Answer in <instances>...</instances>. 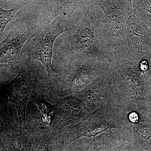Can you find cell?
Here are the masks:
<instances>
[{
    "label": "cell",
    "mask_w": 151,
    "mask_h": 151,
    "mask_svg": "<svg viewBox=\"0 0 151 151\" xmlns=\"http://www.w3.org/2000/svg\"><path fill=\"white\" fill-rule=\"evenodd\" d=\"M105 72L116 103L127 113L147 114L151 100V54L134 55L127 47L113 50Z\"/></svg>",
    "instance_id": "cell-1"
},
{
    "label": "cell",
    "mask_w": 151,
    "mask_h": 151,
    "mask_svg": "<svg viewBox=\"0 0 151 151\" xmlns=\"http://www.w3.org/2000/svg\"><path fill=\"white\" fill-rule=\"evenodd\" d=\"M53 78L42 81V94L51 98L73 95L83 90L105 70V63L89 58L84 53L71 52Z\"/></svg>",
    "instance_id": "cell-2"
},
{
    "label": "cell",
    "mask_w": 151,
    "mask_h": 151,
    "mask_svg": "<svg viewBox=\"0 0 151 151\" xmlns=\"http://www.w3.org/2000/svg\"><path fill=\"white\" fill-rule=\"evenodd\" d=\"M126 111L116 102L108 103L89 114L79 124L64 132L58 138L59 145L65 148L81 138L93 137V140L108 130H124L129 128Z\"/></svg>",
    "instance_id": "cell-3"
},
{
    "label": "cell",
    "mask_w": 151,
    "mask_h": 151,
    "mask_svg": "<svg viewBox=\"0 0 151 151\" xmlns=\"http://www.w3.org/2000/svg\"><path fill=\"white\" fill-rule=\"evenodd\" d=\"M95 1L85 12L78 30L68 40L70 50L84 53L100 63H106L111 49L104 31L103 22L95 13Z\"/></svg>",
    "instance_id": "cell-4"
},
{
    "label": "cell",
    "mask_w": 151,
    "mask_h": 151,
    "mask_svg": "<svg viewBox=\"0 0 151 151\" xmlns=\"http://www.w3.org/2000/svg\"><path fill=\"white\" fill-rule=\"evenodd\" d=\"M38 68L32 61L24 63L18 74L13 80L0 85V90L8 96L17 112L19 131H28L26 118L27 105L31 92L40 84Z\"/></svg>",
    "instance_id": "cell-5"
},
{
    "label": "cell",
    "mask_w": 151,
    "mask_h": 151,
    "mask_svg": "<svg viewBox=\"0 0 151 151\" xmlns=\"http://www.w3.org/2000/svg\"><path fill=\"white\" fill-rule=\"evenodd\" d=\"M68 22V19L60 14L29 40L30 57L41 63L46 69L48 79L53 78L57 74L58 71L52 63L53 44L60 35L73 29Z\"/></svg>",
    "instance_id": "cell-6"
},
{
    "label": "cell",
    "mask_w": 151,
    "mask_h": 151,
    "mask_svg": "<svg viewBox=\"0 0 151 151\" xmlns=\"http://www.w3.org/2000/svg\"><path fill=\"white\" fill-rule=\"evenodd\" d=\"M95 3L104 13V31L111 50L127 47L125 26L133 14L132 1L100 0Z\"/></svg>",
    "instance_id": "cell-7"
},
{
    "label": "cell",
    "mask_w": 151,
    "mask_h": 151,
    "mask_svg": "<svg viewBox=\"0 0 151 151\" xmlns=\"http://www.w3.org/2000/svg\"><path fill=\"white\" fill-rule=\"evenodd\" d=\"M53 105L52 131L58 138L89 115L82 100L73 95L60 97Z\"/></svg>",
    "instance_id": "cell-8"
},
{
    "label": "cell",
    "mask_w": 151,
    "mask_h": 151,
    "mask_svg": "<svg viewBox=\"0 0 151 151\" xmlns=\"http://www.w3.org/2000/svg\"><path fill=\"white\" fill-rule=\"evenodd\" d=\"M29 26L16 25L0 43V68L13 67L17 64L23 47L36 32Z\"/></svg>",
    "instance_id": "cell-9"
},
{
    "label": "cell",
    "mask_w": 151,
    "mask_h": 151,
    "mask_svg": "<svg viewBox=\"0 0 151 151\" xmlns=\"http://www.w3.org/2000/svg\"><path fill=\"white\" fill-rule=\"evenodd\" d=\"M73 95L83 101L89 114L108 103L116 102L105 70L86 88Z\"/></svg>",
    "instance_id": "cell-10"
},
{
    "label": "cell",
    "mask_w": 151,
    "mask_h": 151,
    "mask_svg": "<svg viewBox=\"0 0 151 151\" xmlns=\"http://www.w3.org/2000/svg\"><path fill=\"white\" fill-rule=\"evenodd\" d=\"M127 49L134 55L151 54V30L133 14L125 26Z\"/></svg>",
    "instance_id": "cell-11"
},
{
    "label": "cell",
    "mask_w": 151,
    "mask_h": 151,
    "mask_svg": "<svg viewBox=\"0 0 151 151\" xmlns=\"http://www.w3.org/2000/svg\"><path fill=\"white\" fill-rule=\"evenodd\" d=\"M11 125L5 129L2 139L7 151H31L35 138V129L16 133Z\"/></svg>",
    "instance_id": "cell-12"
},
{
    "label": "cell",
    "mask_w": 151,
    "mask_h": 151,
    "mask_svg": "<svg viewBox=\"0 0 151 151\" xmlns=\"http://www.w3.org/2000/svg\"><path fill=\"white\" fill-rule=\"evenodd\" d=\"M35 129V138L31 151H63L58 145V137L49 126L40 125Z\"/></svg>",
    "instance_id": "cell-13"
},
{
    "label": "cell",
    "mask_w": 151,
    "mask_h": 151,
    "mask_svg": "<svg viewBox=\"0 0 151 151\" xmlns=\"http://www.w3.org/2000/svg\"><path fill=\"white\" fill-rule=\"evenodd\" d=\"M131 1L133 14L151 30V0Z\"/></svg>",
    "instance_id": "cell-14"
},
{
    "label": "cell",
    "mask_w": 151,
    "mask_h": 151,
    "mask_svg": "<svg viewBox=\"0 0 151 151\" xmlns=\"http://www.w3.org/2000/svg\"><path fill=\"white\" fill-rule=\"evenodd\" d=\"M29 1H22L17 5L9 10H4L0 7V42L4 35L6 26L13 20L16 13L24 6L29 4Z\"/></svg>",
    "instance_id": "cell-15"
},
{
    "label": "cell",
    "mask_w": 151,
    "mask_h": 151,
    "mask_svg": "<svg viewBox=\"0 0 151 151\" xmlns=\"http://www.w3.org/2000/svg\"><path fill=\"white\" fill-rule=\"evenodd\" d=\"M89 138H81L72 142L63 151H99L94 141Z\"/></svg>",
    "instance_id": "cell-16"
},
{
    "label": "cell",
    "mask_w": 151,
    "mask_h": 151,
    "mask_svg": "<svg viewBox=\"0 0 151 151\" xmlns=\"http://www.w3.org/2000/svg\"><path fill=\"white\" fill-rule=\"evenodd\" d=\"M31 97L32 100L36 104L41 113L44 114H51L53 112V105L45 99L42 98L35 91Z\"/></svg>",
    "instance_id": "cell-17"
},
{
    "label": "cell",
    "mask_w": 151,
    "mask_h": 151,
    "mask_svg": "<svg viewBox=\"0 0 151 151\" xmlns=\"http://www.w3.org/2000/svg\"><path fill=\"white\" fill-rule=\"evenodd\" d=\"M52 114L41 113L38 119L40 125L45 126H51L52 122Z\"/></svg>",
    "instance_id": "cell-18"
},
{
    "label": "cell",
    "mask_w": 151,
    "mask_h": 151,
    "mask_svg": "<svg viewBox=\"0 0 151 151\" xmlns=\"http://www.w3.org/2000/svg\"><path fill=\"white\" fill-rule=\"evenodd\" d=\"M10 125L7 122L3 120L1 117H0V151H7L3 143L2 136L4 130Z\"/></svg>",
    "instance_id": "cell-19"
},
{
    "label": "cell",
    "mask_w": 151,
    "mask_h": 151,
    "mask_svg": "<svg viewBox=\"0 0 151 151\" xmlns=\"http://www.w3.org/2000/svg\"><path fill=\"white\" fill-rule=\"evenodd\" d=\"M122 148V146L120 145H116L109 147L108 149H106V151H121Z\"/></svg>",
    "instance_id": "cell-20"
},
{
    "label": "cell",
    "mask_w": 151,
    "mask_h": 151,
    "mask_svg": "<svg viewBox=\"0 0 151 151\" xmlns=\"http://www.w3.org/2000/svg\"><path fill=\"white\" fill-rule=\"evenodd\" d=\"M99 151H103L102 150H99Z\"/></svg>",
    "instance_id": "cell-21"
}]
</instances>
